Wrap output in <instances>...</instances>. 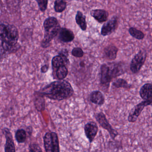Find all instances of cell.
<instances>
[{
  "label": "cell",
  "instance_id": "19",
  "mask_svg": "<svg viewBox=\"0 0 152 152\" xmlns=\"http://www.w3.org/2000/svg\"><path fill=\"white\" fill-rule=\"evenodd\" d=\"M140 96L144 100H148L152 97V84H145L141 87L139 92Z\"/></svg>",
  "mask_w": 152,
  "mask_h": 152
},
{
  "label": "cell",
  "instance_id": "17",
  "mask_svg": "<svg viewBox=\"0 0 152 152\" xmlns=\"http://www.w3.org/2000/svg\"><path fill=\"white\" fill-rule=\"evenodd\" d=\"M69 63V61L67 57L60 54L54 56L52 60V65L53 69L58 68L63 65Z\"/></svg>",
  "mask_w": 152,
  "mask_h": 152
},
{
  "label": "cell",
  "instance_id": "15",
  "mask_svg": "<svg viewBox=\"0 0 152 152\" xmlns=\"http://www.w3.org/2000/svg\"><path fill=\"white\" fill-rule=\"evenodd\" d=\"M90 101L96 105L102 106L105 102L104 95L99 91H94L90 94Z\"/></svg>",
  "mask_w": 152,
  "mask_h": 152
},
{
  "label": "cell",
  "instance_id": "3",
  "mask_svg": "<svg viewBox=\"0 0 152 152\" xmlns=\"http://www.w3.org/2000/svg\"><path fill=\"white\" fill-rule=\"evenodd\" d=\"M45 152H60L58 137L55 132H47L43 137Z\"/></svg>",
  "mask_w": 152,
  "mask_h": 152
},
{
  "label": "cell",
  "instance_id": "26",
  "mask_svg": "<svg viewBox=\"0 0 152 152\" xmlns=\"http://www.w3.org/2000/svg\"><path fill=\"white\" fill-rule=\"evenodd\" d=\"M129 34L133 37L138 40H142L145 37V34L141 30L134 27H131L129 29Z\"/></svg>",
  "mask_w": 152,
  "mask_h": 152
},
{
  "label": "cell",
  "instance_id": "30",
  "mask_svg": "<svg viewBox=\"0 0 152 152\" xmlns=\"http://www.w3.org/2000/svg\"><path fill=\"white\" fill-rule=\"evenodd\" d=\"M49 66L48 64H45L41 68V72L42 73H45L47 72L48 69H49Z\"/></svg>",
  "mask_w": 152,
  "mask_h": 152
},
{
  "label": "cell",
  "instance_id": "28",
  "mask_svg": "<svg viewBox=\"0 0 152 152\" xmlns=\"http://www.w3.org/2000/svg\"><path fill=\"white\" fill-rule=\"evenodd\" d=\"M72 55L77 58H81L84 55L83 50L79 47H75L72 50Z\"/></svg>",
  "mask_w": 152,
  "mask_h": 152
},
{
  "label": "cell",
  "instance_id": "16",
  "mask_svg": "<svg viewBox=\"0 0 152 152\" xmlns=\"http://www.w3.org/2000/svg\"><path fill=\"white\" fill-rule=\"evenodd\" d=\"M0 47L4 54H12L16 52L20 48V46L18 43L14 46L9 44L0 38Z\"/></svg>",
  "mask_w": 152,
  "mask_h": 152
},
{
  "label": "cell",
  "instance_id": "14",
  "mask_svg": "<svg viewBox=\"0 0 152 152\" xmlns=\"http://www.w3.org/2000/svg\"><path fill=\"white\" fill-rule=\"evenodd\" d=\"M75 35L73 31L66 28L61 29L59 38L64 43H69L75 39Z\"/></svg>",
  "mask_w": 152,
  "mask_h": 152
},
{
  "label": "cell",
  "instance_id": "11",
  "mask_svg": "<svg viewBox=\"0 0 152 152\" xmlns=\"http://www.w3.org/2000/svg\"><path fill=\"white\" fill-rule=\"evenodd\" d=\"M98 131V126L95 122H89L85 125L84 126L85 135L90 143L93 142Z\"/></svg>",
  "mask_w": 152,
  "mask_h": 152
},
{
  "label": "cell",
  "instance_id": "21",
  "mask_svg": "<svg viewBox=\"0 0 152 152\" xmlns=\"http://www.w3.org/2000/svg\"><path fill=\"white\" fill-rule=\"evenodd\" d=\"M15 139L18 143L25 142L27 139V133L23 129H18L15 134Z\"/></svg>",
  "mask_w": 152,
  "mask_h": 152
},
{
  "label": "cell",
  "instance_id": "31",
  "mask_svg": "<svg viewBox=\"0 0 152 152\" xmlns=\"http://www.w3.org/2000/svg\"><path fill=\"white\" fill-rule=\"evenodd\" d=\"M3 54H4L2 52V51H0V61H1L3 59Z\"/></svg>",
  "mask_w": 152,
  "mask_h": 152
},
{
  "label": "cell",
  "instance_id": "24",
  "mask_svg": "<svg viewBox=\"0 0 152 152\" xmlns=\"http://www.w3.org/2000/svg\"><path fill=\"white\" fill-rule=\"evenodd\" d=\"M67 3L63 0H57L54 2V9L57 12H61L66 8Z\"/></svg>",
  "mask_w": 152,
  "mask_h": 152
},
{
  "label": "cell",
  "instance_id": "23",
  "mask_svg": "<svg viewBox=\"0 0 152 152\" xmlns=\"http://www.w3.org/2000/svg\"><path fill=\"white\" fill-rule=\"evenodd\" d=\"M68 74V70L66 65H63L59 68L56 71L57 78L59 80H63L66 77Z\"/></svg>",
  "mask_w": 152,
  "mask_h": 152
},
{
  "label": "cell",
  "instance_id": "5",
  "mask_svg": "<svg viewBox=\"0 0 152 152\" xmlns=\"http://www.w3.org/2000/svg\"><path fill=\"white\" fill-rule=\"evenodd\" d=\"M152 106V97L145 101L141 102L134 106L130 111L128 120L129 122L134 123L137 120L144 109L146 106Z\"/></svg>",
  "mask_w": 152,
  "mask_h": 152
},
{
  "label": "cell",
  "instance_id": "12",
  "mask_svg": "<svg viewBox=\"0 0 152 152\" xmlns=\"http://www.w3.org/2000/svg\"><path fill=\"white\" fill-rule=\"evenodd\" d=\"M90 15L100 23L107 21L109 16L107 11L102 9L92 10L90 11Z\"/></svg>",
  "mask_w": 152,
  "mask_h": 152
},
{
  "label": "cell",
  "instance_id": "20",
  "mask_svg": "<svg viewBox=\"0 0 152 152\" xmlns=\"http://www.w3.org/2000/svg\"><path fill=\"white\" fill-rule=\"evenodd\" d=\"M75 20L77 24L79 26L82 30L85 31L86 29L87 26L86 21V17L80 11L77 12L75 17Z\"/></svg>",
  "mask_w": 152,
  "mask_h": 152
},
{
  "label": "cell",
  "instance_id": "9",
  "mask_svg": "<svg viewBox=\"0 0 152 152\" xmlns=\"http://www.w3.org/2000/svg\"><path fill=\"white\" fill-rule=\"evenodd\" d=\"M118 18L117 16L113 17L110 19L105 22L101 29L102 35H109L115 31L118 26Z\"/></svg>",
  "mask_w": 152,
  "mask_h": 152
},
{
  "label": "cell",
  "instance_id": "1",
  "mask_svg": "<svg viewBox=\"0 0 152 152\" xmlns=\"http://www.w3.org/2000/svg\"><path fill=\"white\" fill-rule=\"evenodd\" d=\"M38 92L44 97L57 101L69 99L74 93L70 83L64 80L52 82Z\"/></svg>",
  "mask_w": 152,
  "mask_h": 152
},
{
  "label": "cell",
  "instance_id": "7",
  "mask_svg": "<svg viewBox=\"0 0 152 152\" xmlns=\"http://www.w3.org/2000/svg\"><path fill=\"white\" fill-rule=\"evenodd\" d=\"M95 117L100 126L108 131L112 139L115 140V138L118 135V133L117 130L113 128L104 113L102 112H99L95 115Z\"/></svg>",
  "mask_w": 152,
  "mask_h": 152
},
{
  "label": "cell",
  "instance_id": "29",
  "mask_svg": "<svg viewBox=\"0 0 152 152\" xmlns=\"http://www.w3.org/2000/svg\"><path fill=\"white\" fill-rule=\"evenodd\" d=\"M28 152H43V151L39 145L37 143H32L29 145Z\"/></svg>",
  "mask_w": 152,
  "mask_h": 152
},
{
  "label": "cell",
  "instance_id": "18",
  "mask_svg": "<svg viewBox=\"0 0 152 152\" xmlns=\"http://www.w3.org/2000/svg\"><path fill=\"white\" fill-rule=\"evenodd\" d=\"M118 49L114 46L110 45L104 49V57L109 60H113L116 59Z\"/></svg>",
  "mask_w": 152,
  "mask_h": 152
},
{
  "label": "cell",
  "instance_id": "13",
  "mask_svg": "<svg viewBox=\"0 0 152 152\" xmlns=\"http://www.w3.org/2000/svg\"><path fill=\"white\" fill-rule=\"evenodd\" d=\"M44 97L38 91L35 92L34 94V105L37 110L39 112H42L45 109V102Z\"/></svg>",
  "mask_w": 152,
  "mask_h": 152
},
{
  "label": "cell",
  "instance_id": "27",
  "mask_svg": "<svg viewBox=\"0 0 152 152\" xmlns=\"http://www.w3.org/2000/svg\"><path fill=\"white\" fill-rule=\"evenodd\" d=\"M37 2L38 4L39 9L41 11L44 12L47 10L48 3L47 0H37Z\"/></svg>",
  "mask_w": 152,
  "mask_h": 152
},
{
  "label": "cell",
  "instance_id": "25",
  "mask_svg": "<svg viewBox=\"0 0 152 152\" xmlns=\"http://www.w3.org/2000/svg\"><path fill=\"white\" fill-rule=\"evenodd\" d=\"M113 85L117 88L130 89L131 87V85L129 84L125 79H118L115 80L113 83Z\"/></svg>",
  "mask_w": 152,
  "mask_h": 152
},
{
  "label": "cell",
  "instance_id": "6",
  "mask_svg": "<svg viewBox=\"0 0 152 152\" xmlns=\"http://www.w3.org/2000/svg\"><path fill=\"white\" fill-rule=\"evenodd\" d=\"M147 53L146 51L140 50L135 55L130 64V69L134 74L138 73L141 70L146 60Z\"/></svg>",
  "mask_w": 152,
  "mask_h": 152
},
{
  "label": "cell",
  "instance_id": "4",
  "mask_svg": "<svg viewBox=\"0 0 152 152\" xmlns=\"http://www.w3.org/2000/svg\"><path fill=\"white\" fill-rule=\"evenodd\" d=\"M19 38L18 30L16 26L10 24H7L6 30L1 39L5 43L11 45H16L18 43Z\"/></svg>",
  "mask_w": 152,
  "mask_h": 152
},
{
  "label": "cell",
  "instance_id": "22",
  "mask_svg": "<svg viewBox=\"0 0 152 152\" xmlns=\"http://www.w3.org/2000/svg\"><path fill=\"white\" fill-rule=\"evenodd\" d=\"M58 19L55 17H51L47 18L44 21L43 26L45 29H49L58 25Z\"/></svg>",
  "mask_w": 152,
  "mask_h": 152
},
{
  "label": "cell",
  "instance_id": "2",
  "mask_svg": "<svg viewBox=\"0 0 152 152\" xmlns=\"http://www.w3.org/2000/svg\"><path fill=\"white\" fill-rule=\"evenodd\" d=\"M126 67L124 62H113L103 64L100 68V82L108 87L113 79L124 74Z\"/></svg>",
  "mask_w": 152,
  "mask_h": 152
},
{
  "label": "cell",
  "instance_id": "8",
  "mask_svg": "<svg viewBox=\"0 0 152 152\" xmlns=\"http://www.w3.org/2000/svg\"><path fill=\"white\" fill-rule=\"evenodd\" d=\"M61 28L59 24L49 29H45L44 38L41 43V46L43 48H47L50 46V42L59 33Z\"/></svg>",
  "mask_w": 152,
  "mask_h": 152
},
{
  "label": "cell",
  "instance_id": "10",
  "mask_svg": "<svg viewBox=\"0 0 152 152\" xmlns=\"http://www.w3.org/2000/svg\"><path fill=\"white\" fill-rule=\"evenodd\" d=\"M2 131L6 140L4 145V152H16L13 136L10 129L5 127L3 129Z\"/></svg>",
  "mask_w": 152,
  "mask_h": 152
}]
</instances>
